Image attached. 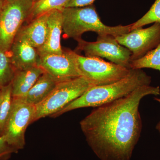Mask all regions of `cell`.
<instances>
[{"label": "cell", "instance_id": "24", "mask_svg": "<svg viewBox=\"0 0 160 160\" xmlns=\"http://www.w3.org/2000/svg\"><path fill=\"white\" fill-rule=\"evenodd\" d=\"M3 0H0V12H1V9H2V6Z\"/></svg>", "mask_w": 160, "mask_h": 160}, {"label": "cell", "instance_id": "20", "mask_svg": "<svg viewBox=\"0 0 160 160\" xmlns=\"http://www.w3.org/2000/svg\"><path fill=\"white\" fill-rule=\"evenodd\" d=\"M160 23V0H156L142 17L132 24L131 31L152 23Z\"/></svg>", "mask_w": 160, "mask_h": 160}, {"label": "cell", "instance_id": "11", "mask_svg": "<svg viewBox=\"0 0 160 160\" xmlns=\"http://www.w3.org/2000/svg\"><path fill=\"white\" fill-rule=\"evenodd\" d=\"M9 52L16 71L39 66L40 57L37 49L24 40L15 38Z\"/></svg>", "mask_w": 160, "mask_h": 160}, {"label": "cell", "instance_id": "5", "mask_svg": "<svg viewBox=\"0 0 160 160\" xmlns=\"http://www.w3.org/2000/svg\"><path fill=\"white\" fill-rule=\"evenodd\" d=\"M32 0H3L0 12V49L9 51L18 32L29 18Z\"/></svg>", "mask_w": 160, "mask_h": 160}, {"label": "cell", "instance_id": "9", "mask_svg": "<svg viewBox=\"0 0 160 160\" xmlns=\"http://www.w3.org/2000/svg\"><path fill=\"white\" fill-rule=\"evenodd\" d=\"M116 39L131 52L130 62L142 57L160 43V23L147 28H137L118 36Z\"/></svg>", "mask_w": 160, "mask_h": 160}, {"label": "cell", "instance_id": "6", "mask_svg": "<svg viewBox=\"0 0 160 160\" xmlns=\"http://www.w3.org/2000/svg\"><path fill=\"white\" fill-rule=\"evenodd\" d=\"M75 58L82 76L94 86L117 82L128 75L131 69L100 58L83 56L76 52Z\"/></svg>", "mask_w": 160, "mask_h": 160}, {"label": "cell", "instance_id": "2", "mask_svg": "<svg viewBox=\"0 0 160 160\" xmlns=\"http://www.w3.org/2000/svg\"><path fill=\"white\" fill-rule=\"evenodd\" d=\"M151 77L142 69H131L126 77L117 82L92 87L51 117L80 108L98 107L130 94L141 86L150 85Z\"/></svg>", "mask_w": 160, "mask_h": 160}, {"label": "cell", "instance_id": "14", "mask_svg": "<svg viewBox=\"0 0 160 160\" xmlns=\"http://www.w3.org/2000/svg\"><path fill=\"white\" fill-rule=\"evenodd\" d=\"M44 72L39 66L16 71L12 82V97H24Z\"/></svg>", "mask_w": 160, "mask_h": 160}, {"label": "cell", "instance_id": "13", "mask_svg": "<svg viewBox=\"0 0 160 160\" xmlns=\"http://www.w3.org/2000/svg\"><path fill=\"white\" fill-rule=\"evenodd\" d=\"M47 16L48 12L32 20L27 26L21 28L16 37L26 41L37 50L40 49L47 38Z\"/></svg>", "mask_w": 160, "mask_h": 160}, {"label": "cell", "instance_id": "25", "mask_svg": "<svg viewBox=\"0 0 160 160\" xmlns=\"http://www.w3.org/2000/svg\"><path fill=\"white\" fill-rule=\"evenodd\" d=\"M39 0H32V1H33V2H38V1Z\"/></svg>", "mask_w": 160, "mask_h": 160}, {"label": "cell", "instance_id": "12", "mask_svg": "<svg viewBox=\"0 0 160 160\" xmlns=\"http://www.w3.org/2000/svg\"><path fill=\"white\" fill-rule=\"evenodd\" d=\"M47 38L42 47L38 49L39 54H61L63 53L61 44L62 32V10L54 9L48 12Z\"/></svg>", "mask_w": 160, "mask_h": 160}, {"label": "cell", "instance_id": "18", "mask_svg": "<svg viewBox=\"0 0 160 160\" xmlns=\"http://www.w3.org/2000/svg\"><path fill=\"white\" fill-rule=\"evenodd\" d=\"M143 68L156 69L160 72V43L142 57L130 62V69Z\"/></svg>", "mask_w": 160, "mask_h": 160}, {"label": "cell", "instance_id": "7", "mask_svg": "<svg viewBox=\"0 0 160 160\" xmlns=\"http://www.w3.org/2000/svg\"><path fill=\"white\" fill-rule=\"evenodd\" d=\"M35 106L22 98H13L10 114L4 135L9 145L18 151L25 146V133L27 127L33 122Z\"/></svg>", "mask_w": 160, "mask_h": 160}, {"label": "cell", "instance_id": "10", "mask_svg": "<svg viewBox=\"0 0 160 160\" xmlns=\"http://www.w3.org/2000/svg\"><path fill=\"white\" fill-rule=\"evenodd\" d=\"M75 52L63 51L61 54H39V66L58 82L82 77L75 58Z\"/></svg>", "mask_w": 160, "mask_h": 160}, {"label": "cell", "instance_id": "3", "mask_svg": "<svg viewBox=\"0 0 160 160\" xmlns=\"http://www.w3.org/2000/svg\"><path fill=\"white\" fill-rule=\"evenodd\" d=\"M64 37L78 40L83 33L93 32L98 35H110L115 37L131 31L132 24L109 26L102 22L92 5L82 7H69L62 10Z\"/></svg>", "mask_w": 160, "mask_h": 160}, {"label": "cell", "instance_id": "21", "mask_svg": "<svg viewBox=\"0 0 160 160\" xmlns=\"http://www.w3.org/2000/svg\"><path fill=\"white\" fill-rule=\"evenodd\" d=\"M18 151L8 143L5 135L0 136V160H8L12 153Z\"/></svg>", "mask_w": 160, "mask_h": 160}, {"label": "cell", "instance_id": "19", "mask_svg": "<svg viewBox=\"0 0 160 160\" xmlns=\"http://www.w3.org/2000/svg\"><path fill=\"white\" fill-rule=\"evenodd\" d=\"M15 72L9 52L0 49V89L12 83Z\"/></svg>", "mask_w": 160, "mask_h": 160}, {"label": "cell", "instance_id": "16", "mask_svg": "<svg viewBox=\"0 0 160 160\" xmlns=\"http://www.w3.org/2000/svg\"><path fill=\"white\" fill-rule=\"evenodd\" d=\"M12 83L0 89V136L4 134L12 106Z\"/></svg>", "mask_w": 160, "mask_h": 160}, {"label": "cell", "instance_id": "8", "mask_svg": "<svg viewBox=\"0 0 160 160\" xmlns=\"http://www.w3.org/2000/svg\"><path fill=\"white\" fill-rule=\"evenodd\" d=\"M77 50L84 52L89 57L106 58L111 62L130 69L131 52L120 45L115 37L110 35H98L96 42L78 40Z\"/></svg>", "mask_w": 160, "mask_h": 160}, {"label": "cell", "instance_id": "23", "mask_svg": "<svg viewBox=\"0 0 160 160\" xmlns=\"http://www.w3.org/2000/svg\"><path fill=\"white\" fill-rule=\"evenodd\" d=\"M154 99L160 103V98H154ZM156 129L157 130L158 132L160 135V121L158 123L157 125H156Z\"/></svg>", "mask_w": 160, "mask_h": 160}, {"label": "cell", "instance_id": "4", "mask_svg": "<svg viewBox=\"0 0 160 160\" xmlns=\"http://www.w3.org/2000/svg\"><path fill=\"white\" fill-rule=\"evenodd\" d=\"M92 86L83 77L58 82L50 94L35 106L33 122L46 117H51Z\"/></svg>", "mask_w": 160, "mask_h": 160}, {"label": "cell", "instance_id": "17", "mask_svg": "<svg viewBox=\"0 0 160 160\" xmlns=\"http://www.w3.org/2000/svg\"><path fill=\"white\" fill-rule=\"evenodd\" d=\"M71 0H39L33 3L27 21L31 22L41 15L54 9L62 10Z\"/></svg>", "mask_w": 160, "mask_h": 160}, {"label": "cell", "instance_id": "1", "mask_svg": "<svg viewBox=\"0 0 160 160\" xmlns=\"http://www.w3.org/2000/svg\"><path fill=\"white\" fill-rule=\"evenodd\" d=\"M159 86H141L130 94L96 107L80 122L86 141L101 160H131L142 128L139 105Z\"/></svg>", "mask_w": 160, "mask_h": 160}, {"label": "cell", "instance_id": "22", "mask_svg": "<svg viewBox=\"0 0 160 160\" xmlns=\"http://www.w3.org/2000/svg\"><path fill=\"white\" fill-rule=\"evenodd\" d=\"M95 0H71L65 8L82 7L90 6Z\"/></svg>", "mask_w": 160, "mask_h": 160}, {"label": "cell", "instance_id": "15", "mask_svg": "<svg viewBox=\"0 0 160 160\" xmlns=\"http://www.w3.org/2000/svg\"><path fill=\"white\" fill-rule=\"evenodd\" d=\"M58 83L50 75L45 72L26 95L22 98L29 104L36 106L50 94Z\"/></svg>", "mask_w": 160, "mask_h": 160}]
</instances>
